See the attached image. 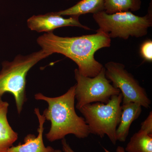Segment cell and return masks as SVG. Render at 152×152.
<instances>
[{
  "instance_id": "obj_1",
  "label": "cell",
  "mask_w": 152,
  "mask_h": 152,
  "mask_svg": "<svg viewBox=\"0 0 152 152\" xmlns=\"http://www.w3.org/2000/svg\"><path fill=\"white\" fill-rule=\"evenodd\" d=\"M37 42L42 50L51 55L61 54L72 60L83 75L94 77L103 67L95 59V53L110 46L111 40L108 34L99 28L94 34L72 37H59L53 32L47 33L38 37Z\"/></svg>"
},
{
  "instance_id": "obj_2",
  "label": "cell",
  "mask_w": 152,
  "mask_h": 152,
  "mask_svg": "<svg viewBox=\"0 0 152 152\" xmlns=\"http://www.w3.org/2000/svg\"><path fill=\"white\" fill-rule=\"evenodd\" d=\"M75 90V85L65 94L56 97L46 96L42 93L34 95L36 99L45 101L48 105L43 115L46 120L51 123L50 131L46 134L49 141L62 140L69 134H73L80 139L86 138L89 135L84 118L76 113Z\"/></svg>"
},
{
  "instance_id": "obj_3",
  "label": "cell",
  "mask_w": 152,
  "mask_h": 152,
  "mask_svg": "<svg viewBox=\"0 0 152 152\" xmlns=\"http://www.w3.org/2000/svg\"><path fill=\"white\" fill-rule=\"evenodd\" d=\"M50 55L42 49L27 56L18 55L12 61L2 63L0 72V97L6 93L12 94L19 115L27 100L26 79L28 72L41 60Z\"/></svg>"
},
{
  "instance_id": "obj_4",
  "label": "cell",
  "mask_w": 152,
  "mask_h": 152,
  "mask_svg": "<svg viewBox=\"0 0 152 152\" xmlns=\"http://www.w3.org/2000/svg\"><path fill=\"white\" fill-rule=\"evenodd\" d=\"M122 98L120 93L112 96L107 104L94 103L79 109L88 125L90 134L102 138L106 135L112 143L116 145V130L121 119Z\"/></svg>"
},
{
  "instance_id": "obj_5",
  "label": "cell",
  "mask_w": 152,
  "mask_h": 152,
  "mask_svg": "<svg viewBox=\"0 0 152 152\" xmlns=\"http://www.w3.org/2000/svg\"><path fill=\"white\" fill-rule=\"evenodd\" d=\"M93 18L110 38L126 40L130 37H142L146 35L152 26V4L144 16L136 15L130 11L108 14L104 11L94 14Z\"/></svg>"
},
{
  "instance_id": "obj_6",
  "label": "cell",
  "mask_w": 152,
  "mask_h": 152,
  "mask_svg": "<svg viewBox=\"0 0 152 152\" xmlns=\"http://www.w3.org/2000/svg\"><path fill=\"white\" fill-rule=\"evenodd\" d=\"M75 76L77 81L75 97L77 110L94 103L107 104L112 96L121 93L120 90L111 84V82L106 78L104 67L94 77L83 75L77 69L75 70Z\"/></svg>"
},
{
  "instance_id": "obj_7",
  "label": "cell",
  "mask_w": 152,
  "mask_h": 152,
  "mask_svg": "<svg viewBox=\"0 0 152 152\" xmlns=\"http://www.w3.org/2000/svg\"><path fill=\"white\" fill-rule=\"evenodd\" d=\"M104 67L106 78L122 95V104L137 103L145 108L150 107L151 101L145 90L125 69L123 64L110 61L105 64Z\"/></svg>"
},
{
  "instance_id": "obj_8",
  "label": "cell",
  "mask_w": 152,
  "mask_h": 152,
  "mask_svg": "<svg viewBox=\"0 0 152 152\" xmlns=\"http://www.w3.org/2000/svg\"><path fill=\"white\" fill-rule=\"evenodd\" d=\"M27 25L31 31L38 32H52L58 28L66 26L78 27L85 30H91L90 28L81 23L79 17L70 16L65 18L58 15L56 12L33 16L28 19Z\"/></svg>"
},
{
  "instance_id": "obj_9",
  "label": "cell",
  "mask_w": 152,
  "mask_h": 152,
  "mask_svg": "<svg viewBox=\"0 0 152 152\" xmlns=\"http://www.w3.org/2000/svg\"><path fill=\"white\" fill-rule=\"evenodd\" d=\"M34 113L39 121L37 136L29 134L25 137L23 144H19L15 146H12L7 152H53L54 151L53 148L50 146L46 147L44 144V125L45 122V118L43 115H41L38 108L34 109Z\"/></svg>"
},
{
  "instance_id": "obj_10",
  "label": "cell",
  "mask_w": 152,
  "mask_h": 152,
  "mask_svg": "<svg viewBox=\"0 0 152 152\" xmlns=\"http://www.w3.org/2000/svg\"><path fill=\"white\" fill-rule=\"evenodd\" d=\"M142 106L137 103L122 104L121 119L116 130L117 141L125 142L127 138L131 125L138 118L142 112Z\"/></svg>"
},
{
  "instance_id": "obj_11",
  "label": "cell",
  "mask_w": 152,
  "mask_h": 152,
  "mask_svg": "<svg viewBox=\"0 0 152 152\" xmlns=\"http://www.w3.org/2000/svg\"><path fill=\"white\" fill-rule=\"evenodd\" d=\"M0 97V152H7L18 138L11 127L7 117L9 104Z\"/></svg>"
},
{
  "instance_id": "obj_12",
  "label": "cell",
  "mask_w": 152,
  "mask_h": 152,
  "mask_svg": "<svg viewBox=\"0 0 152 152\" xmlns=\"http://www.w3.org/2000/svg\"><path fill=\"white\" fill-rule=\"evenodd\" d=\"M105 0H82L75 5L64 10L56 12L62 16H78L82 15L97 13L104 11Z\"/></svg>"
},
{
  "instance_id": "obj_13",
  "label": "cell",
  "mask_w": 152,
  "mask_h": 152,
  "mask_svg": "<svg viewBox=\"0 0 152 152\" xmlns=\"http://www.w3.org/2000/svg\"><path fill=\"white\" fill-rule=\"evenodd\" d=\"M126 152H152V135L139 130L131 137Z\"/></svg>"
},
{
  "instance_id": "obj_14",
  "label": "cell",
  "mask_w": 152,
  "mask_h": 152,
  "mask_svg": "<svg viewBox=\"0 0 152 152\" xmlns=\"http://www.w3.org/2000/svg\"><path fill=\"white\" fill-rule=\"evenodd\" d=\"M141 0H105L104 11L108 14L136 12L141 9Z\"/></svg>"
},
{
  "instance_id": "obj_15",
  "label": "cell",
  "mask_w": 152,
  "mask_h": 152,
  "mask_svg": "<svg viewBox=\"0 0 152 152\" xmlns=\"http://www.w3.org/2000/svg\"><path fill=\"white\" fill-rule=\"evenodd\" d=\"M140 53L144 61L147 62L152 61V41L147 40L142 43L140 48Z\"/></svg>"
},
{
  "instance_id": "obj_16",
  "label": "cell",
  "mask_w": 152,
  "mask_h": 152,
  "mask_svg": "<svg viewBox=\"0 0 152 152\" xmlns=\"http://www.w3.org/2000/svg\"><path fill=\"white\" fill-rule=\"evenodd\" d=\"M140 130L145 132L148 134L152 135V112L149 114L145 120L142 123Z\"/></svg>"
},
{
  "instance_id": "obj_17",
  "label": "cell",
  "mask_w": 152,
  "mask_h": 152,
  "mask_svg": "<svg viewBox=\"0 0 152 152\" xmlns=\"http://www.w3.org/2000/svg\"><path fill=\"white\" fill-rule=\"evenodd\" d=\"M61 144L64 152H75L68 143L65 138L61 140Z\"/></svg>"
},
{
  "instance_id": "obj_18",
  "label": "cell",
  "mask_w": 152,
  "mask_h": 152,
  "mask_svg": "<svg viewBox=\"0 0 152 152\" xmlns=\"http://www.w3.org/2000/svg\"><path fill=\"white\" fill-rule=\"evenodd\" d=\"M104 151L105 152H110L108 150L106 149L105 148H103ZM116 152H126L125 151V148H123V147L120 146H119L117 147L116 149Z\"/></svg>"
},
{
  "instance_id": "obj_19",
  "label": "cell",
  "mask_w": 152,
  "mask_h": 152,
  "mask_svg": "<svg viewBox=\"0 0 152 152\" xmlns=\"http://www.w3.org/2000/svg\"><path fill=\"white\" fill-rule=\"evenodd\" d=\"M53 152H63L61 150L59 149H54Z\"/></svg>"
}]
</instances>
